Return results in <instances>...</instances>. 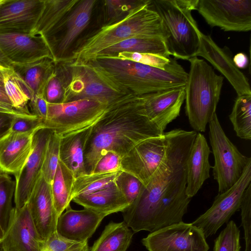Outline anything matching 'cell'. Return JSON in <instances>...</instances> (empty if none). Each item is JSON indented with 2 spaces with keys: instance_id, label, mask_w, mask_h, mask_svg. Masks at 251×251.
<instances>
[{
  "instance_id": "f1b7e54d",
  "label": "cell",
  "mask_w": 251,
  "mask_h": 251,
  "mask_svg": "<svg viewBox=\"0 0 251 251\" xmlns=\"http://www.w3.org/2000/svg\"><path fill=\"white\" fill-rule=\"evenodd\" d=\"M79 0H45L40 18L31 34L43 38L50 34L66 17Z\"/></svg>"
},
{
  "instance_id": "9a60e30c",
  "label": "cell",
  "mask_w": 251,
  "mask_h": 251,
  "mask_svg": "<svg viewBox=\"0 0 251 251\" xmlns=\"http://www.w3.org/2000/svg\"><path fill=\"white\" fill-rule=\"evenodd\" d=\"M51 131V129L42 127L34 132L31 152L21 171L15 176L14 207L17 209L27 204L42 174L44 153Z\"/></svg>"
},
{
  "instance_id": "816d5d0a",
  "label": "cell",
  "mask_w": 251,
  "mask_h": 251,
  "mask_svg": "<svg viewBox=\"0 0 251 251\" xmlns=\"http://www.w3.org/2000/svg\"><path fill=\"white\" fill-rule=\"evenodd\" d=\"M11 63L7 59L0 49V69H8L11 68Z\"/></svg>"
},
{
  "instance_id": "d6986e66",
  "label": "cell",
  "mask_w": 251,
  "mask_h": 251,
  "mask_svg": "<svg viewBox=\"0 0 251 251\" xmlns=\"http://www.w3.org/2000/svg\"><path fill=\"white\" fill-rule=\"evenodd\" d=\"M185 86L159 91L142 96L145 113L161 132L179 116L185 100Z\"/></svg>"
},
{
  "instance_id": "836d02e7",
  "label": "cell",
  "mask_w": 251,
  "mask_h": 251,
  "mask_svg": "<svg viewBox=\"0 0 251 251\" xmlns=\"http://www.w3.org/2000/svg\"><path fill=\"white\" fill-rule=\"evenodd\" d=\"M121 171L86 174L75 178L71 193V201L77 196L90 194L106 188L115 182Z\"/></svg>"
},
{
  "instance_id": "f6af8a7d",
  "label": "cell",
  "mask_w": 251,
  "mask_h": 251,
  "mask_svg": "<svg viewBox=\"0 0 251 251\" xmlns=\"http://www.w3.org/2000/svg\"><path fill=\"white\" fill-rule=\"evenodd\" d=\"M121 158L112 151H108L98 162L93 173H104L121 170Z\"/></svg>"
},
{
  "instance_id": "60d3db41",
  "label": "cell",
  "mask_w": 251,
  "mask_h": 251,
  "mask_svg": "<svg viewBox=\"0 0 251 251\" xmlns=\"http://www.w3.org/2000/svg\"><path fill=\"white\" fill-rule=\"evenodd\" d=\"M115 182L129 205L139 197L144 187L142 182L135 176L122 171Z\"/></svg>"
},
{
  "instance_id": "30bf717a",
  "label": "cell",
  "mask_w": 251,
  "mask_h": 251,
  "mask_svg": "<svg viewBox=\"0 0 251 251\" xmlns=\"http://www.w3.org/2000/svg\"><path fill=\"white\" fill-rule=\"evenodd\" d=\"M251 183V163L231 188L215 197L211 206L192 224L203 232L205 238L216 233L240 209L243 193Z\"/></svg>"
},
{
  "instance_id": "2e32d148",
  "label": "cell",
  "mask_w": 251,
  "mask_h": 251,
  "mask_svg": "<svg viewBox=\"0 0 251 251\" xmlns=\"http://www.w3.org/2000/svg\"><path fill=\"white\" fill-rule=\"evenodd\" d=\"M0 49L11 64L28 63L45 57L53 59L47 43L40 35L0 32Z\"/></svg>"
},
{
  "instance_id": "f907efd6",
  "label": "cell",
  "mask_w": 251,
  "mask_h": 251,
  "mask_svg": "<svg viewBox=\"0 0 251 251\" xmlns=\"http://www.w3.org/2000/svg\"><path fill=\"white\" fill-rule=\"evenodd\" d=\"M0 112L13 114L15 115L25 114L16 110L12 106L1 103H0Z\"/></svg>"
},
{
  "instance_id": "681fc988",
  "label": "cell",
  "mask_w": 251,
  "mask_h": 251,
  "mask_svg": "<svg viewBox=\"0 0 251 251\" xmlns=\"http://www.w3.org/2000/svg\"><path fill=\"white\" fill-rule=\"evenodd\" d=\"M0 103L13 107L6 93L3 80H0Z\"/></svg>"
},
{
  "instance_id": "d4e9b609",
  "label": "cell",
  "mask_w": 251,
  "mask_h": 251,
  "mask_svg": "<svg viewBox=\"0 0 251 251\" xmlns=\"http://www.w3.org/2000/svg\"><path fill=\"white\" fill-rule=\"evenodd\" d=\"M72 201L85 209L105 216L123 212L129 205L115 182L103 189L77 196Z\"/></svg>"
},
{
  "instance_id": "7bdbcfd3",
  "label": "cell",
  "mask_w": 251,
  "mask_h": 251,
  "mask_svg": "<svg viewBox=\"0 0 251 251\" xmlns=\"http://www.w3.org/2000/svg\"><path fill=\"white\" fill-rule=\"evenodd\" d=\"M240 209L244 231L245 251H251V183L244 192Z\"/></svg>"
},
{
  "instance_id": "74e56055",
  "label": "cell",
  "mask_w": 251,
  "mask_h": 251,
  "mask_svg": "<svg viewBox=\"0 0 251 251\" xmlns=\"http://www.w3.org/2000/svg\"><path fill=\"white\" fill-rule=\"evenodd\" d=\"M40 251H89L88 241H77L60 235L57 230L43 241Z\"/></svg>"
},
{
  "instance_id": "ab89813d",
  "label": "cell",
  "mask_w": 251,
  "mask_h": 251,
  "mask_svg": "<svg viewBox=\"0 0 251 251\" xmlns=\"http://www.w3.org/2000/svg\"><path fill=\"white\" fill-rule=\"evenodd\" d=\"M240 233L235 222L230 221L215 240L213 251H240Z\"/></svg>"
},
{
  "instance_id": "603a6c76",
  "label": "cell",
  "mask_w": 251,
  "mask_h": 251,
  "mask_svg": "<svg viewBox=\"0 0 251 251\" xmlns=\"http://www.w3.org/2000/svg\"><path fill=\"white\" fill-rule=\"evenodd\" d=\"M35 131L25 133L9 131L0 139V167L3 171L14 176L19 173L31 152Z\"/></svg>"
},
{
  "instance_id": "7402d4cb",
  "label": "cell",
  "mask_w": 251,
  "mask_h": 251,
  "mask_svg": "<svg viewBox=\"0 0 251 251\" xmlns=\"http://www.w3.org/2000/svg\"><path fill=\"white\" fill-rule=\"evenodd\" d=\"M105 217L85 208L74 210L70 206L58 218L56 230L60 235L70 240L88 241Z\"/></svg>"
},
{
  "instance_id": "4dcf8cb0",
  "label": "cell",
  "mask_w": 251,
  "mask_h": 251,
  "mask_svg": "<svg viewBox=\"0 0 251 251\" xmlns=\"http://www.w3.org/2000/svg\"><path fill=\"white\" fill-rule=\"evenodd\" d=\"M75 178L71 172L59 160L50 185L52 202L58 219L70 206L71 193Z\"/></svg>"
},
{
  "instance_id": "8fae6325",
  "label": "cell",
  "mask_w": 251,
  "mask_h": 251,
  "mask_svg": "<svg viewBox=\"0 0 251 251\" xmlns=\"http://www.w3.org/2000/svg\"><path fill=\"white\" fill-rule=\"evenodd\" d=\"M197 10L212 27L225 31L251 29V0H199Z\"/></svg>"
},
{
  "instance_id": "5b68a950",
  "label": "cell",
  "mask_w": 251,
  "mask_h": 251,
  "mask_svg": "<svg viewBox=\"0 0 251 251\" xmlns=\"http://www.w3.org/2000/svg\"><path fill=\"white\" fill-rule=\"evenodd\" d=\"M198 3L199 0H151L150 7L162 20L169 52L176 59L196 56L200 30L192 11L197 9Z\"/></svg>"
},
{
  "instance_id": "cb8c5ba5",
  "label": "cell",
  "mask_w": 251,
  "mask_h": 251,
  "mask_svg": "<svg viewBox=\"0 0 251 251\" xmlns=\"http://www.w3.org/2000/svg\"><path fill=\"white\" fill-rule=\"evenodd\" d=\"M211 152L205 136L198 132L187 161L186 192L190 198L196 195L205 181L210 177L212 166L209 157Z\"/></svg>"
},
{
  "instance_id": "11a10c76",
  "label": "cell",
  "mask_w": 251,
  "mask_h": 251,
  "mask_svg": "<svg viewBox=\"0 0 251 251\" xmlns=\"http://www.w3.org/2000/svg\"><path fill=\"white\" fill-rule=\"evenodd\" d=\"M2 70H1L0 69V80H3V78H2V72H1Z\"/></svg>"
},
{
  "instance_id": "4fadbf2b",
  "label": "cell",
  "mask_w": 251,
  "mask_h": 251,
  "mask_svg": "<svg viewBox=\"0 0 251 251\" xmlns=\"http://www.w3.org/2000/svg\"><path fill=\"white\" fill-rule=\"evenodd\" d=\"M167 149L165 132L144 140L122 158L121 170L134 176L146 186L165 159Z\"/></svg>"
},
{
  "instance_id": "9f6ffc18",
  "label": "cell",
  "mask_w": 251,
  "mask_h": 251,
  "mask_svg": "<svg viewBox=\"0 0 251 251\" xmlns=\"http://www.w3.org/2000/svg\"><path fill=\"white\" fill-rule=\"evenodd\" d=\"M4 0H0V5L3 2Z\"/></svg>"
},
{
  "instance_id": "ee69618b",
  "label": "cell",
  "mask_w": 251,
  "mask_h": 251,
  "mask_svg": "<svg viewBox=\"0 0 251 251\" xmlns=\"http://www.w3.org/2000/svg\"><path fill=\"white\" fill-rule=\"evenodd\" d=\"M42 127L43 121L35 115L20 114L14 117L10 131L18 133L33 132Z\"/></svg>"
},
{
  "instance_id": "44dd1931",
  "label": "cell",
  "mask_w": 251,
  "mask_h": 251,
  "mask_svg": "<svg viewBox=\"0 0 251 251\" xmlns=\"http://www.w3.org/2000/svg\"><path fill=\"white\" fill-rule=\"evenodd\" d=\"M27 204L36 230L44 241L56 231L58 219L52 202L50 185L42 174Z\"/></svg>"
},
{
  "instance_id": "83f0119b",
  "label": "cell",
  "mask_w": 251,
  "mask_h": 251,
  "mask_svg": "<svg viewBox=\"0 0 251 251\" xmlns=\"http://www.w3.org/2000/svg\"><path fill=\"white\" fill-rule=\"evenodd\" d=\"M122 52L148 53L170 57L164 39L160 37L126 39L104 49L95 57H116Z\"/></svg>"
},
{
  "instance_id": "1f68e13d",
  "label": "cell",
  "mask_w": 251,
  "mask_h": 251,
  "mask_svg": "<svg viewBox=\"0 0 251 251\" xmlns=\"http://www.w3.org/2000/svg\"><path fill=\"white\" fill-rule=\"evenodd\" d=\"M1 72L5 90L13 107L22 113L31 114L27 106L31 97L26 87L12 68L4 69Z\"/></svg>"
},
{
  "instance_id": "4316f807",
  "label": "cell",
  "mask_w": 251,
  "mask_h": 251,
  "mask_svg": "<svg viewBox=\"0 0 251 251\" xmlns=\"http://www.w3.org/2000/svg\"><path fill=\"white\" fill-rule=\"evenodd\" d=\"M92 128L61 138L59 160L75 178L87 174L84 166V151Z\"/></svg>"
},
{
  "instance_id": "f5cc1de1",
  "label": "cell",
  "mask_w": 251,
  "mask_h": 251,
  "mask_svg": "<svg viewBox=\"0 0 251 251\" xmlns=\"http://www.w3.org/2000/svg\"><path fill=\"white\" fill-rule=\"evenodd\" d=\"M9 176H10L8 174L6 173L4 171H3L0 167V182ZM4 231H3V230L2 229L0 225V242H2L4 237Z\"/></svg>"
},
{
  "instance_id": "52a82bcc",
  "label": "cell",
  "mask_w": 251,
  "mask_h": 251,
  "mask_svg": "<svg viewBox=\"0 0 251 251\" xmlns=\"http://www.w3.org/2000/svg\"><path fill=\"white\" fill-rule=\"evenodd\" d=\"M113 105L90 99L48 103L47 117L43 127L63 138L93 127Z\"/></svg>"
},
{
  "instance_id": "bcb514c9",
  "label": "cell",
  "mask_w": 251,
  "mask_h": 251,
  "mask_svg": "<svg viewBox=\"0 0 251 251\" xmlns=\"http://www.w3.org/2000/svg\"><path fill=\"white\" fill-rule=\"evenodd\" d=\"M31 113L41 119L44 122L47 119L48 114V102L43 95H37L29 102Z\"/></svg>"
},
{
  "instance_id": "ffe728a7",
  "label": "cell",
  "mask_w": 251,
  "mask_h": 251,
  "mask_svg": "<svg viewBox=\"0 0 251 251\" xmlns=\"http://www.w3.org/2000/svg\"><path fill=\"white\" fill-rule=\"evenodd\" d=\"M43 240L39 235L26 204L13 208L2 244L8 251H40Z\"/></svg>"
},
{
  "instance_id": "ba28073f",
  "label": "cell",
  "mask_w": 251,
  "mask_h": 251,
  "mask_svg": "<svg viewBox=\"0 0 251 251\" xmlns=\"http://www.w3.org/2000/svg\"><path fill=\"white\" fill-rule=\"evenodd\" d=\"M208 124L209 141L214 157L213 176L220 194L236 183L251 163V158L242 154L226 136L217 114Z\"/></svg>"
},
{
  "instance_id": "f35d334b",
  "label": "cell",
  "mask_w": 251,
  "mask_h": 251,
  "mask_svg": "<svg viewBox=\"0 0 251 251\" xmlns=\"http://www.w3.org/2000/svg\"><path fill=\"white\" fill-rule=\"evenodd\" d=\"M15 181L10 176L0 182V225L6 231L13 208L12 201L14 196Z\"/></svg>"
},
{
  "instance_id": "db71d44e",
  "label": "cell",
  "mask_w": 251,
  "mask_h": 251,
  "mask_svg": "<svg viewBox=\"0 0 251 251\" xmlns=\"http://www.w3.org/2000/svg\"><path fill=\"white\" fill-rule=\"evenodd\" d=\"M0 251H4L2 242H0Z\"/></svg>"
},
{
  "instance_id": "b9f144b4",
  "label": "cell",
  "mask_w": 251,
  "mask_h": 251,
  "mask_svg": "<svg viewBox=\"0 0 251 251\" xmlns=\"http://www.w3.org/2000/svg\"><path fill=\"white\" fill-rule=\"evenodd\" d=\"M116 57L164 70L170 63L171 58L148 53L122 52Z\"/></svg>"
},
{
  "instance_id": "7a4b0ae2",
  "label": "cell",
  "mask_w": 251,
  "mask_h": 251,
  "mask_svg": "<svg viewBox=\"0 0 251 251\" xmlns=\"http://www.w3.org/2000/svg\"><path fill=\"white\" fill-rule=\"evenodd\" d=\"M164 133L146 115L141 97L126 98L111 106L92 127L84 151L86 173H93L107 152H114L122 159L138 143Z\"/></svg>"
},
{
  "instance_id": "f546056e",
  "label": "cell",
  "mask_w": 251,
  "mask_h": 251,
  "mask_svg": "<svg viewBox=\"0 0 251 251\" xmlns=\"http://www.w3.org/2000/svg\"><path fill=\"white\" fill-rule=\"evenodd\" d=\"M134 232L123 221L110 222L89 251H126Z\"/></svg>"
},
{
  "instance_id": "484cf974",
  "label": "cell",
  "mask_w": 251,
  "mask_h": 251,
  "mask_svg": "<svg viewBox=\"0 0 251 251\" xmlns=\"http://www.w3.org/2000/svg\"><path fill=\"white\" fill-rule=\"evenodd\" d=\"M55 64L52 58L45 57L28 63L12 64L11 68L32 99L36 96L43 95L45 85L55 70Z\"/></svg>"
},
{
  "instance_id": "277c9868",
  "label": "cell",
  "mask_w": 251,
  "mask_h": 251,
  "mask_svg": "<svg viewBox=\"0 0 251 251\" xmlns=\"http://www.w3.org/2000/svg\"><path fill=\"white\" fill-rule=\"evenodd\" d=\"M151 0L131 10L122 20L103 25L73 51L67 62L75 66L85 64L104 49L131 38H165L162 20L150 7Z\"/></svg>"
},
{
  "instance_id": "d6a6232c",
  "label": "cell",
  "mask_w": 251,
  "mask_h": 251,
  "mask_svg": "<svg viewBox=\"0 0 251 251\" xmlns=\"http://www.w3.org/2000/svg\"><path fill=\"white\" fill-rule=\"evenodd\" d=\"M234 130L239 138L251 139V95L237 96L229 115Z\"/></svg>"
},
{
  "instance_id": "7dc6e473",
  "label": "cell",
  "mask_w": 251,
  "mask_h": 251,
  "mask_svg": "<svg viewBox=\"0 0 251 251\" xmlns=\"http://www.w3.org/2000/svg\"><path fill=\"white\" fill-rule=\"evenodd\" d=\"M16 115L0 112V139L9 132L13 120Z\"/></svg>"
},
{
  "instance_id": "9c48e42d",
  "label": "cell",
  "mask_w": 251,
  "mask_h": 251,
  "mask_svg": "<svg viewBox=\"0 0 251 251\" xmlns=\"http://www.w3.org/2000/svg\"><path fill=\"white\" fill-rule=\"evenodd\" d=\"M63 64L66 83L62 103L90 99L113 105L132 96L110 88L86 64L74 66L67 61Z\"/></svg>"
},
{
  "instance_id": "c3c4849f",
  "label": "cell",
  "mask_w": 251,
  "mask_h": 251,
  "mask_svg": "<svg viewBox=\"0 0 251 251\" xmlns=\"http://www.w3.org/2000/svg\"><path fill=\"white\" fill-rule=\"evenodd\" d=\"M233 61L239 69L247 68L249 64L248 56L243 52H240L235 55L233 58Z\"/></svg>"
},
{
  "instance_id": "3957f363",
  "label": "cell",
  "mask_w": 251,
  "mask_h": 251,
  "mask_svg": "<svg viewBox=\"0 0 251 251\" xmlns=\"http://www.w3.org/2000/svg\"><path fill=\"white\" fill-rule=\"evenodd\" d=\"M85 64L113 90L137 97L185 86L188 77L175 58L164 70L117 57L96 56Z\"/></svg>"
},
{
  "instance_id": "e0dca14e",
  "label": "cell",
  "mask_w": 251,
  "mask_h": 251,
  "mask_svg": "<svg viewBox=\"0 0 251 251\" xmlns=\"http://www.w3.org/2000/svg\"><path fill=\"white\" fill-rule=\"evenodd\" d=\"M199 47L196 56L207 60L224 75L235 90L237 96L251 95L248 80L235 66L231 55L219 47L209 36L200 31Z\"/></svg>"
},
{
  "instance_id": "6f0895ef",
  "label": "cell",
  "mask_w": 251,
  "mask_h": 251,
  "mask_svg": "<svg viewBox=\"0 0 251 251\" xmlns=\"http://www.w3.org/2000/svg\"><path fill=\"white\" fill-rule=\"evenodd\" d=\"M4 251H5V250H4Z\"/></svg>"
},
{
  "instance_id": "d590c367",
  "label": "cell",
  "mask_w": 251,
  "mask_h": 251,
  "mask_svg": "<svg viewBox=\"0 0 251 251\" xmlns=\"http://www.w3.org/2000/svg\"><path fill=\"white\" fill-rule=\"evenodd\" d=\"M150 0H107L103 1L105 25L123 19L132 9L148 2Z\"/></svg>"
},
{
  "instance_id": "ac0fdd59",
  "label": "cell",
  "mask_w": 251,
  "mask_h": 251,
  "mask_svg": "<svg viewBox=\"0 0 251 251\" xmlns=\"http://www.w3.org/2000/svg\"><path fill=\"white\" fill-rule=\"evenodd\" d=\"M45 0H4L0 5V32L31 34Z\"/></svg>"
},
{
  "instance_id": "e575fe53",
  "label": "cell",
  "mask_w": 251,
  "mask_h": 251,
  "mask_svg": "<svg viewBox=\"0 0 251 251\" xmlns=\"http://www.w3.org/2000/svg\"><path fill=\"white\" fill-rule=\"evenodd\" d=\"M60 140V137L51 130L47 141L42 168V175L50 185L59 162Z\"/></svg>"
},
{
  "instance_id": "8d00e7d4",
  "label": "cell",
  "mask_w": 251,
  "mask_h": 251,
  "mask_svg": "<svg viewBox=\"0 0 251 251\" xmlns=\"http://www.w3.org/2000/svg\"><path fill=\"white\" fill-rule=\"evenodd\" d=\"M55 70L47 82L43 96L48 103H62L66 83V75L61 61L55 62Z\"/></svg>"
},
{
  "instance_id": "6da1fadb",
  "label": "cell",
  "mask_w": 251,
  "mask_h": 251,
  "mask_svg": "<svg viewBox=\"0 0 251 251\" xmlns=\"http://www.w3.org/2000/svg\"><path fill=\"white\" fill-rule=\"evenodd\" d=\"M165 133V159L139 197L122 212L134 233L152 232L182 222L191 199L186 192L187 161L198 132L178 128Z\"/></svg>"
},
{
  "instance_id": "7c38bea8",
  "label": "cell",
  "mask_w": 251,
  "mask_h": 251,
  "mask_svg": "<svg viewBox=\"0 0 251 251\" xmlns=\"http://www.w3.org/2000/svg\"><path fill=\"white\" fill-rule=\"evenodd\" d=\"M205 239L198 227L181 222L151 232L142 243L149 251H208Z\"/></svg>"
},
{
  "instance_id": "8992f818",
  "label": "cell",
  "mask_w": 251,
  "mask_h": 251,
  "mask_svg": "<svg viewBox=\"0 0 251 251\" xmlns=\"http://www.w3.org/2000/svg\"><path fill=\"white\" fill-rule=\"evenodd\" d=\"M188 61L190 69L185 86V113L196 132H205L216 113L224 77L206 61L195 56Z\"/></svg>"
},
{
  "instance_id": "5bb4252c",
  "label": "cell",
  "mask_w": 251,
  "mask_h": 251,
  "mask_svg": "<svg viewBox=\"0 0 251 251\" xmlns=\"http://www.w3.org/2000/svg\"><path fill=\"white\" fill-rule=\"evenodd\" d=\"M96 2V0H79L62 22L44 38L46 40L64 30L60 36L47 42L55 62L63 59L76 38L88 25Z\"/></svg>"
}]
</instances>
